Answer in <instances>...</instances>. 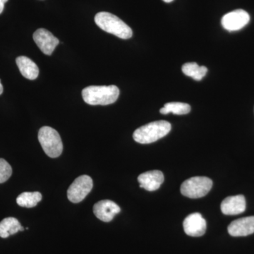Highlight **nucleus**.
I'll return each instance as SVG.
<instances>
[{"mask_svg":"<svg viewBox=\"0 0 254 254\" xmlns=\"http://www.w3.org/2000/svg\"><path fill=\"white\" fill-rule=\"evenodd\" d=\"M93 186L91 177L88 175L78 177L68 189V199L73 203H80L91 192Z\"/></svg>","mask_w":254,"mask_h":254,"instance_id":"nucleus-6","label":"nucleus"},{"mask_svg":"<svg viewBox=\"0 0 254 254\" xmlns=\"http://www.w3.org/2000/svg\"><path fill=\"white\" fill-rule=\"evenodd\" d=\"M4 88H3L2 84H1V81H0V95L2 94Z\"/></svg>","mask_w":254,"mask_h":254,"instance_id":"nucleus-21","label":"nucleus"},{"mask_svg":"<svg viewBox=\"0 0 254 254\" xmlns=\"http://www.w3.org/2000/svg\"><path fill=\"white\" fill-rule=\"evenodd\" d=\"M16 63L23 77L29 80H35L38 78L39 75V68L36 64L27 57H18Z\"/></svg>","mask_w":254,"mask_h":254,"instance_id":"nucleus-14","label":"nucleus"},{"mask_svg":"<svg viewBox=\"0 0 254 254\" xmlns=\"http://www.w3.org/2000/svg\"><path fill=\"white\" fill-rule=\"evenodd\" d=\"M38 140L48 156L58 158L63 151V144L59 133L50 127H43L38 132Z\"/></svg>","mask_w":254,"mask_h":254,"instance_id":"nucleus-4","label":"nucleus"},{"mask_svg":"<svg viewBox=\"0 0 254 254\" xmlns=\"http://www.w3.org/2000/svg\"><path fill=\"white\" fill-rule=\"evenodd\" d=\"M190 105L187 103H178V102L167 103L160 110V113L163 115H167L170 113L178 115H187V114L190 113Z\"/></svg>","mask_w":254,"mask_h":254,"instance_id":"nucleus-18","label":"nucleus"},{"mask_svg":"<svg viewBox=\"0 0 254 254\" xmlns=\"http://www.w3.org/2000/svg\"><path fill=\"white\" fill-rule=\"evenodd\" d=\"M41 200L42 194L40 192H23L16 198V203L19 206L31 208L36 206Z\"/></svg>","mask_w":254,"mask_h":254,"instance_id":"nucleus-17","label":"nucleus"},{"mask_svg":"<svg viewBox=\"0 0 254 254\" xmlns=\"http://www.w3.org/2000/svg\"><path fill=\"white\" fill-rule=\"evenodd\" d=\"M120 206L110 200H103L93 205V213L102 221H112L117 214L120 213Z\"/></svg>","mask_w":254,"mask_h":254,"instance_id":"nucleus-10","label":"nucleus"},{"mask_svg":"<svg viewBox=\"0 0 254 254\" xmlns=\"http://www.w3.org/2000/svg\"><path fill=\"white\" fill-rule=\"evenodd\" d=\"M37 46L46 55H51L60 43L59 40L45 28L37 30L33 36Z\"/></svg>","mask_w":254,"mask_h":254,"instance_id":"nucleus-8","label":"nucleus"},{"mask_svg":"<svg viewBox=\"0 0 254 254\" xmlns=\"http://www.w3.org/2000/svg\"><path fill=\"white\" fill-rule=\"evenodd\" d=\"M213 187V181L206 177H193L182 183V194L190 198H202L208 194Z\"/></svg>","mask_w":254,"mask_h":254,"instance_id":"nucleus-5","label":"nucleus"},{"mask_svg":"<svg viewBox=\"0 0 254 254\" xmlns=\"http://www.w3.org/2000/svg\"><path fill=\"white\" fill-rule=\"evenodd\" d=\"M206 226L205 219L202 217L201 214L198 213L190 214L183 222L185 233L190 237L203 236L206 231Z\"/></svg>","mask_w":254,"mask_h":254,"instance_id":"nucleus-9","label":"nucleus"},{"mask_svg":"<svg viewBox=\"0 0 254 254\" xmlns=\"http://www.w3.org/2000/svg\"><path fill=\"white\" fill-rule=\"evenodd\" d=\"M182 70L186 76L193 78L195 81H200L203 79L208 72V68L206 66H200L195 63L185 64L182 66Z\"/></svg>","mask_w":254,"mask_h":254,"instance_id":"nucleus-16","label":"nucleus"},{"mask_svg":"<svg viewBox=\"0 0 254 254\" xmlns=\"http://www.w3.org/2000/svg\"><path fill=\"white\" fill-rule=\"evenodd\" d=\"M227 230L232 237H246L252 235L254 233V216L246 217L232 222Z\"/></svg>","mask_w":254,"mask_h":254,"instance_id":"nucleus-11","label":"nucleus"},{"mask_svg":"<svg viewBox=\"0 0 254 254\" xmlns=\"http://www.w3.org/2000/svg\"><path fill=\"white\" fill-rule=\"evenodd\" d=\"M165 177L163 173L160 170L145 172L138 177L140 187L148 191H154L158 190L163 183Z\"/></svg>","mask_w":254,"mask_h":254,"instance_id":"nucleus-12","label":"nucleus"},{"mask_svg":"<svg viewBox=\"0 0 254 254\" xmlns=\"http://www.w3.org/2000/svg\"><path fill=\"white\" fill-rule=\"evenodd\" d=\"M171 125L168 122L156 121L147 124L133 132V138L137 143L148 144L158 141L171 131Z\"/></svg>","mask_w":254,"mask_h":254,"instance_id":"nucleus-3","label":"nucleus"},{"mask_svg":"<svg viewBox=\"0 0 254 254\" xmlns=\"http://www.w3.org/2000/svg\"><path fill=\"white\" fill-rule=\"evenodd\" d=\"M12 175V168L7 161L0 158V184L7 181Z\"/></svg>","mask_w":254,"mask_h":254,"instance_id":"nucleus-19","label":"nucleus"},{"mask_svg":"<svg viewBox=\"0 0 254 254\" xmlns=\"http://www.w3.org/2000/svg\"><path fill=\"white\" fill-rule=\"evenodd\" d=\"M163 1H165V2L166 3H170L172 2V1H173V0H163Z\"/></svg>","mask_w":254,"mask_h":254,"instance_id":"nucleus-22","label":"nucleus"},{"mask_svg":"<svg viewBox=\"0 0 254 254\" xmlns=\"http://www.w3.org/2000/svg\"><path fill=\"white\" fill-rule=\"evenodd\" d=\"M120 89L111 86H91L82 91V97L85 103L91 105H108L113 104L118 99Z\"/></svg>","mask_w":254,"mask_h":254,"instance_id":"nucleus-1","label":"nucleus"},{"mask_svg":"<svg viewBox=\"0 0 254 254\" xmlns=\"http://www.w3.org/2000/svg\"><path fill=\"white\" fill-rule=\"evenodd\" d=\"M97 26L103 31L122 39H129L133 35L131 28L118 16L109 12L98 13L95 16Z\"/></svg>","mask_w":254,"mask_h":254,"instance_id":"nucleus-2","label":"nucleus"},{"mask_svg":"<svg viewBox=\"0 0 254 254\" xmlns=\"http://www.w3.org/2000/svg\"><path fill=\"white\" fill-rule=\"evenodd\" d=\"M250 16L243 9H237L224 15L222 18V27L228 31H237L248 24Z\"/></svg>","mask_w":254,"mask_h":254,"instance_id":"nucleus-7","label":"nucleus"},{"mask_svg":"<svg viewBox=\"0 0 254 254\" xmlns=\"http://www.w3.org/2000/svg\"><path fill=\"white\" fill-rule=\"evenodd\" d=\"M8 1V0H0V14L2 13L4 10L5 3Z\"/></svg>","mask_w":254,"mask_h":254,"instance_id":"nucleus-20","label":"nucleus"},{"mask_svg":"<svg viewBox=\"0 0 254 254\" xmlns=\"http://www.w3.org/2000/svg\"><path fill=\"white\" fill-rule=\"evenodd\" d=\"M222 213L227 215H239L246 210V199L243 195L227 197L221 203Z\"/></svg>","mask_w":254,"mask_h":254,"instance_id":"nucleus-13","label":"nucleus"},{"mask_svg":"<svg viewBox=\"0 0 254 254\" xmlns=\"http://www.w3.org/2000/svg\"><path fill=\"white\" fill-rule=\"evenodd\" d=\"M23 230L24 228L21 226L17 219L12 217L4 218L0 222V237L1 238H7L18 231Z\"/></svg>","mask_w":254,"mask_h":254,"instance_id":"nucleus-15","label":"nucleus"}]
</instances>
